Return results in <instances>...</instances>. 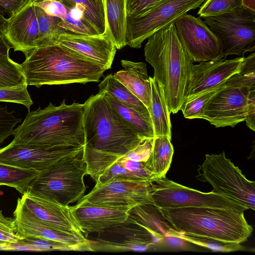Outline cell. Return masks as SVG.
Here are the masks:
<instances>
[{
  "label": "cell",
  "instance_id": "6da1fadb",
  "mask_svg": "<svg viewBox=\"0 0 255 255\" xmlns=\"http://www.w3.org/2000/svg\"><path fill=\"white\" fill-rule=\"evenodd\" d=\"M144 55L154 69L169 112L176 114L184 102L194 61L178 36L174 21L147 38Z\"/></svg>",
  "mask_w": 255,
  "mask_h": 255
},
{
  "label": "cell",
  "instance_id": "7a4b0ae2",
  "mask_svg": "<svg viewBox=\"0 0 255 255\" xmlns=\"http://www.w3.org/2000/svg\"><path fill=\"white\" fill-rule=\"evenodd\" d=\"M84 104L67 105L65 100L58 106L50 103L44 109L39 107L27 114L15 129L10 143L56 148L84 147Z\"/></svg>",
  "mask_w": 255,
  "mask_h": 255
},
{
  "label": "cell",
  "instance_id": "3957f363",
  "mask_svg": "<svg viewBox=\"0 0 255 255\" xmlns=\"http://www.w3.org/2000/svg\"><path fill=\"white\" fill-rule=\"evenodd\" d=\"M27 85L97 82L107 69L74 51L54 43L31 51L21 64Z\"/></svg>",
  "mask_w": 255,
  "mask_h": 255
},
{
  "label": "cell",
  "instance_id": "277c9868",
  "mask_svg": "<svg viewBox=\"0 0 255 255\" xmlns=\"http://www.w3.org/2000/svg\"><path fill=\"white\" fill-rule=\"evenodd\" d=\"M84 104L83 151L123 156L144 140L113 108L105 91H99Z\"/></svg>",
  "mask_w": 255,
  "mask_h": 255
},
{
  "label": "cell",
  "instance_id": "5b68a950",
  "mask_svg": "<svg viewBox=\"0 0 255 255\" xmlns=\"http://www.w3.org/2000/svg\"><path fill=\"white\" fill-rule=\"evenodd\" d=\"M159 209L179 233L241 244L248 240L253 231L244 211L239 210L207 207Z\"/></svg>",
  "mask_w": 255,
  "mask_h": 255
},
{
  "label": "cell",
  "instance_id": "8992f818",
  "mask_svg": "<svg viewBox=\"0 0 255 255\" xmlns=\"http://www.w3.org/2000/svg\"><path fill=\"white\" fill-rule=\"evenodd\" d=\"M82 155L64 157L40 172L28 190L64 206L79 201L86 190Z\"/></svg>",
  "mask_w": 255,
  "mask_h": 255
},
{
  "label": "cell",
  "instance_id": "52a82bcc",
  "mask_svg": "<svg viewBox=\"0 0 255 255\" xmlns=\"http://www.w3.org/2000/svg\"><path fill=\"white\" fill-rule=\"evenodd\" d=\"M199 167L196 178L210 183L213 188L212 191L255 210V181L248 180L240 168L226 157L224 151L218 154H206Z\"/></svg>",
  "mask_w": 255,
  "mask_h": 255
},
{
  "label": "cell",
  "instance_id": "ba28073f",
  "mask_svg": "<svg viewBox=\"0 0 255 255\" xmlns=\"http://www.w3.org/2000/svg\"><path fill=\"white\" fill-rule=\"evenodd\" d=\"M255 12L243 5L229 12L203 17L218 38L221 57H243L255 49Z\"/></svg>",
  "mask_w": 255,
  "mask_h": 255
},
{
  "label": "cell",
  "instance_id": "9c48e42d",
  "mask_svg": "<svg viewBox=\"0 0 255 255\" xmlns=\"http://www.w3.org/2000/svg\"><path fill=\"white\" fill-rule=\"evenodd\" d=\"M151 198L159 209L207 207L244 211L245 206L228 197L214 192H203L183 186L163 176L152 182Z\"/></svg>",
  "mask_w": 255,
  "mask_h": 255
},
{
  "label": "cell",
  "instance_id": "30bf717a",
  "mask_svg": "<svg viewBox=\"0 0 255 255\" xmlns=\"http://www.w3.org/2000/svg\"><path fill=\"white\" fill-rule=\"evenodd\" d=\"M94 234L86 237L91 251L145 252L164 239L129 215L123 222Z\"/></svg>",
  "mask_w": 255,
  "mask_h": 255
},
{
  "label": "cell",
  "instance_id": "8fae6325",
  "mask_svg": "<svg viewBox=\"0 0 255 255\" xmlns=\"http://www.w3.org/2000/svg\"><path fill=\"white\" fill-rule=\"evenodd\" d=\"M206 0H162L143 14L128 17L126 45L139 48L153 33L174 21L188 11L199 7Z\"/></svg>",
  "mask_w": 255,
  "mask_h": 255
},
{
  "label": "cell",
  "instance_id": "7c38bea8",
  "mask_svg": "<svg viewBox=\"0 0 255 255\" xmlns=\"http://www.w3.org/2000/svg\"><path fill=\"white\" fill-rule=\"evenodd\" d=\"M152 182L116 178L96 183L93 189L79 200L114 208L131 209L143 204H153Z\"/></svg>",
  "mask_w": 255,
  "mask_h": 255
},
{
  "label": "cell",
  "instance_id": "4fadbf2b",
  "mask_svg": "<svg viewBox=\"0 0 255 255\" xmlns=\"http://www.w3.org/2000/svg\"><path fill=\"white\" fill-rule=\"evenodd\" d=\"M174 23L180 41L194 62L222 58L218 38L201 17L186 13Z\"/></svg>",
  "mask_w": 255,
  "mask_h": 255
},
{
  "label": "cell",
  "instance_id": "5bb4252c",
  "mask_svg": "<svg viewBox=\"0 0 255 255\" xmlns=\"http://www.w3.org/2000/svg\"><path fill=\"white\" fill-rule=\"evenodd\" d=\"M83 147L56 148L10 143L0 148V161L41 172L62 158L82 153Z\"/></svg>",
  "mask_w": 255,
  "mask_h": 255
},
{
  "label": "cell",
  "instance_id": "9a60e30c",
  "mask_svg": "<svg viewBox=\"0 0 255 255\" xmlns=\"http://www.w3.org/2000/svg\"><path fill=\"white\" fill-rule=\"evenodd\" d=\"M250 89L225 85L207 103L201 119L207 120L217 128H233L244 122Z\"/></svg>",
  "mask_w": 255,
  "mask_h": 255
},
{
  "label": "cell",
  "instance_id": "2e32d148",
  "mask_svg": "<svg viewBox=\"0 0 255 255\" xmlns=\"http://www.w3.org/2000/svg\"><path fill=\"white\" fill-rule=\"evenodd\" d=\"M244 58V56L229 60L217 58L193 65L184 102L224 86L231 76L239 71Z\"/></svg>",
  "mask_w": 255,
  "mask_h": 255
},
{
  "label": "cell",
  "instance_id": "e0dca14e",
  "mask_svg": "<svg viewBox=\"0 0 255 255\" xmlns=\"http://www.w3.org/2000/svg\"><path fill=\"white\" fill-rule=\"evenodd\" d=\"M13 214L16 234L21 237L44 239L91 251L89 241L83 233L64 232L49 226L35 216L23 205L20 198L17 199Z\"/></svg>",
  "mask_w": 255,
  "mask_h": 255
},
{
  "label": "cell",
  "instance_id": "ac0fdd59",
  "mask_svg": "<svg viewBox=\"0 0 255 255\" xmlns=\"http://www.w3.org/2000/svg\"><path fill=\"white\" fill-rule=\"evenodd\" d=\"M56 43L74 51L107 70L111 68L117 49L106 32L85 35L65 31L59 36Z\"/></svg>",
  "mask_w": 255,
  "mask_h": 255
},
{
  "label": "cell",
  "instance_id": "d6986e66",
  "mask_svg": "<svg viewBox=\"0 0 255 255\" xmlns=\"http://www.w3.org/2000/svg\"><path fill=\"white\" fill-rule=\"evenodd\" d=\"M20 199L35 216L49 226L64 232L83 233L70 206L61 205L29 190Z\"/></svg>",
  "mask_w": 255,
  "mask_h": 255
},
{
  "label": "cell",
  "instance_id": "ffe728a7",
  "mask_svg": "<svg viewBox=\"0 0 255 255\" xmlns=\"http://www.w3.org/2000/svg\"><path fill=\"white\" fill-rule=\"evenodd\" d=\"M8 19L3 37L14 51H21L26 56L36 48L39 33L34 0H27Z\"/></svg>",
  "mask_w": 255,
  "mask_h": 255
},
{
  "label": "cell",
  "instance_id": "44dd1931",
  "mask_svg": "<svg viewBox=\"0 0 255 255\" xmlns=\"http://www.w3.org/2000/svg\"><path fill=\"white\" fill-rule=\"evenodd\" d=\"M70 207L76 221L87 235L99 233L123 222L130 209L100 206L81 200Z\"/></svg>",
  "mask_w": 255,
  "mask_h": 255
},
{
  "label": "cell",
  "instance_id": "7402d4cb",
  "mask_svg": "<svg viewBox=\"0 0 255 255\" xmlns=\"http://www.w3.org/2000/svg\"><path fill=\"white\" fill-rule=\"evenodd\" d=\"M121 64L123 69L114 74V77L148 108L151 100V85L146 63L122 60Z\"/></svg>",
  "mask_w": 255,
  "mask_h": 255
},
{
  "label": "cell",
  "instance_id": "603a6c76",
  "mask_svg": "<svg viewBox=\"0 0 255 255\" xmlns=\"http://www.w3.org/2000/svg\"><path fill=\"white\" fill-rule=\"evenodd\" d=\"M151 100L147 108L154 136H166L171 139V123L167 104L161 85L154 77H149Z\"/></svg>",
  "mask_w": 255,
  "mask_h": 255
},
{
  "label": "cell",
  "instance_id": "cb8c5ba5",
  "mask_svg": "<svg viewBox=\"0 0 255 255\" xmlns=\"http://www.w3.org/2000/svg\"><path fill=\"white\" fill-rule=\"evenodd\" d=\"M106 19L105 32L117 49L126 46L127 0H104Z\"/></svg>",
  "mask_w": 255,
  "mask_h": 255
},
{
  "label": "cell",
  "instance_id": "d4e9b609",
  "mask_svg": "<svg viewBox=\"0 0 255 255\" xmlns=\"http://www.w3.org/2000/svg\"><path fill=\"white\" fill-rule=\"evenodd\" d=\"M116 178L153 182L158 178L147 167L146 162L134 161L126 159L123 155L103 173L96 183H103Z\"/></svg>",
  "mask_w": 255,
  "mask_h": 255
},
{
  "label": "cell",
  "instance_id": "484cf974",
  "mask_svg": "<svg viewBox=\"0 0 255 255\" xmlns=\"http://www.w3.org/2000/svg\"><path fill=\"white\" fill-rule=\"evenodd\" d=\"M129 215L147 227L154 234L165 239L170 236L173 229L153 204L136 206L128 211Z\"/></svg>",
  "mask_w": 255,
  "mask_h": 255
},
{
  "label": "cell",
  "instance_id": "4316f807",
  "mask_svg": "<svg viewBox=\"0 0 255 255\" xmlns=\"http://www.w3.org/2000/svg\"><path fill=\"white\" fill-rule=\"evenodd\" d=\"M171 139L166 136L153 138L152 151L146 166L158 178L165 176L170 167L174 153Z\"/></svg>",
  "mask_w": 255,
  "mask_h": 255
},
{
  "label": "cell",
  "instance_id": "83f0119b",
  "mask_svg": "<svg viewBox=\"0 0 255 255\" xmlns=\"http://www.w3.org/2000/svg\"><path fill=\"white\" fill-rule=\"evenodd\" d=\"M105 92L108 100L113 108L141 138L144 139L154 137L150 117H146L141 115L136 111L117 100L108 93Z\"/></svg>",
  "mask_w": 255,
  "mask_h": 255
},
{
  "label": "cell",
  "instance_id": "f1b7e54d",
  "mask_svg": "<svg viewBox=\"0 0 255 255\" xmlns=\"http://www.w3.org/2000/svg\"><path fill=\"white\" fill-rule=\"evenodd\" d=\"M99 91H105L126 106L141 115L150 117L147 107L126 87L118 80L113 74L106 76L99 85Z\"/></svg>",
  "mask_w": 255,
  "mask_h": 255
},
{
  "label": "cell",
  "instance_id": "f546056e",
  "mask_svg": "<svg viewBox=\"0 0 255 255\" xmlns=\"http://www.w3.org/2000/svg\"><path fill=\"white\" fill-rule=\"evenodd\" d=\"M2 251H85L80 247L68 245L60 242L37 238H25L16 243L0 244Z\"/></svg>",
  "mask_w": 255,
  "mask_h": 255
},
{
  "label": "cell",
  "instance_id": "4dcf8cb0",
  "mask_svg": "<svg viewBox=\"0 0 255 255\" xmlns=\"http://www.w3.org/2000/svg\"><path fill=\"white\" fill-rule=\"evenodd\" d=\"M39 172L0 161V185L13 188L22 195Z\"/></svg>",
  "mask_w": 255,
  "mask_h": 255
},
{
  "label": "cell",
  "instance_id": "1f68e13d",
  "mask_svg": "<svg viewBox=\"0 0 255 255\" xmlns=\"http://www.w3.org/2000/svg\"><path fill=\"white\" fill-rule=\"evenodd\" d=\"M34 6L39 28L36 48L56 43L59 36L66 31L59 25L62 19L48 14L38 6Z\"/></svg>",
  "mask_w": 255,
  "mask_h": 255
},
{
  "label": "cell",
  "instance_id": "d6a6232c",
  "mask_svg": "<svg viewBox=\"0 0 255 255\" xmlns=\"http://www.w3.org/2000/svg\"><path fill=\"white\" fill-rule=\"evenodd\" d=\"M66 6H73L95 26L101 34L106 31L104 0H60Z\"/></svg>",
  "mask_w": 255,
  "mask_h": 255
},
{
  "label": "cell",
  "instance_id": "836d02e7",
  "mask_svg": "<svg viewBox=\"0 0 255 255\" xmlns=\"http://www.w3.org/2000/svg\"><path fill=\"white\" fill-rule=\"evenodd\" d=\"M170 237L178 238L215 252L229 253L246 250V248L240 244L227 242L208 237L179 233L174 229Z\"/></svg>",
  "mask_w": 255,
  "mask_h": 255
},
{
  "label": "cell",
  "instance_id": "e575fe53",
  "mask_svg": "<svg viewBox=\"0 0 255 255\" xmlns=\"http://www.w3.org/2000/svg\"><path fill=\"white\" fill-rule=\"evenodd\" d=\"M67 9L66 18L59 25L66 31L78 34L94 35L101 34L98 29L83 15L81 11L73 6H65Z\"/></svg>",
  "mask_w": 255,
  "mask_h": 255
},
{
  "label": "cell",
  "instance_id": "d590c367",
  "mask_svg": "<svg viewBox=\"0 0 255 255\" xmlns=\"http://www.w3.org/2000/svg\"><path fill=\"white\" fill-rule=\"evenodd\" d=\"M25 84L26 78L21 64L13 61L9 55L0 54V88Z\"/></svg>",
  "mask_w": 255,
  "mask_h": 255
},
{
  "label": "cell",
  "instance_id": "8d00e7d4",
  "mask_svg": "<svg viewBox=\"0 0 255 255\" xmlns=\"http://www.w3.org/2000/svg\"><path fill=\"white\" fill-rule=\"evenodd\" d=\"M225 86L246 87H255V53L253 52L245 57L239 71L231 76L226 82Z\"/></svg>",
  "mask_w": 255,
  "mask_h": 255
},
{
  "label": "cell",
  "instance_id": "74e56055",
  "mask_svg": "<svg viewBox=\"0 0 255 255\" xmlns=\"http://www.w3.org/2000/svg\"><path fill=\"white\" fill-rule=\"evenodd\" d=\"M224 86L201 94L185 102L180 110L184 117L187 119H201L207 103L216 92Z\"/></svg>",
  "mask_w": 255,
  "mask_h": 255
},
{
  "label": "cell",
  "instance_id": "f35d334b",
  "mask_svg": "<svg viewBox=\"0 0 255 255\" xmlns=\"http://www.w3.org/2000/svg\"><path fill=\"white\" fill-rule=\"evenodd\" d=\"M243 6L242 0H206L197 14L201 17L217 15L230 12Z\"/></svg>",
  "mask_w": 255,
  "mask_h": 255
},
{
  "label": "cell",
  "instance_id": "ab89813d",
  "mask_svg": "<svg viewBox=\"0 0 255 255\" xmlns=\"http://www.w3.org/2000/svg\"><path fill=\"white\" fill-rule=\"evenodd\" d=\"M27 84L0 88V102L21 104L29 110L33 104L27 90Z\"/></svg>",
  "mask_w": 255,
  "mask_h": 255
},
{
  "label": "cell",
  "instance_id": "60d3db41",
  "mask_svg": "<svg viewBox=\"0 0 255 255\" xmlns=\"http://www.w3.org/2000/svg\"><path fill=\"white\" fill-rule=\"evenodd\" d=\"M21 121L14 116L13 112H8L7 106L0 107V143L15 132V127Z\"/></svg>",
  "mask_w": 255,
  "mask_h": 255
},
{
  "label": "cell",
  "instance_id": "b9f144b4",
  "mask_svg": "<svg viewBox=\"0 0 255 255\" xmlns=\"http://www.w3.org/2000/svg\"><path fill=\"white\" fill-rule=\"evenodd\" d=\"M23 238L16 234L14 218L5 217L0 210V244L16 243Z\"/></svg>",
  "mask_w": 255,
  "mask_h": 255
},
{
  "label": "cell",
  "instance_id": "7bdbcfd3",
  "mask_svg": "<svg viewBox=\"0 0 255 255\" xmlns=\"http://www.w3.org/2000/svg\"><path fill=\"white\" fill-rule=\"evenodd\" d=\"M153 138H146L133 149L128 152L124 157L127 159L136 162H146L151 154Z\"/></svg>",
  "mask_w": 255,
  "mask_h": 255
},
{
  "label": "cell",
  "instance_id": "ee69618b",
  "mask_svg": "<svg viewBox=\"0 0 255 255\" xmlns=\"http://www.w3.org/2000/svg\"><path fill=\"white\" fill-rule=\"evenodd\" d=\"M34 5L41 7L49 15L66 18L67 9L60 0H34Z\"/></svg>",
  "mask_w": 255,
  "mask_h": 255
},
{
  "label": "cell",
  "instance_id": "f6af8a7d",
  "mask_svg": "<svg viewBox=\"0 0 255 255\" xmlns=\"http://www.w3.org/2000/svg\"><path fill=\"white\" fill-rule=\"evenodd\" d=\"M162 0H127L128 17L140 15Z\"/></svg>",
  "mask_w": 255,
  "mask_h": 255
},
{
  "label": "cell",
  "instance_id": "bcb514c9",
  "mask_svg": "<svg viewBox=\"0 0 255 255\" xmlns=\"http://www.w3.org/2000/svg\"><path fill=\"white\" fill-rule=\"evenodd\" d=\"M245 121L251 129L255 131V87L249 92Z\"/></svg>",
  "mask_w": 255,
  "mask_h": 255
},
{
  "label": "cell",
  "instance_id": "7dc6e473",
  "mask_svg": "<svg viewBox=\"0 0 255 255\" xmlns=\"http://www.w3.org/2000/svg\"><path fill=\"white\" fill-rule=\"evenodd\" d=\"M27 0H0V5L10 16L16 13Z\"/></svg>",
  "mask_w": 255,
  "mask_h": 255
},
{
  "label": "cell",
  "instance_id": "c3c4849f",
  "mask_svg": "<svg viewBox=\"0 0 255 255\" xmlns=\"http://www.w3.org/2000/svg\"><path fill=\"white\" fill-rule=\"evenodd\" d=\"M5 13H6V12L3 7L0 5V35L3 37L5 33L8 20V18H6L4 16Z\"/></svg>",
  "mask_w": 255,
  "mask_h": 255
},
{
  "label": "cell",
  "instance_id": "681fc988",
  "mask_svg": "<svg viewBox=\"0 0 255 255\" xmlns=\"http://www.w3.org/2000/svg\"><path fill=\"white\" fill-rule=\"evenodd\" d=\"M11 48L5 39L0 35V54L9 55V51Z\"/></svg>",
  "mask_w": 255,
  "mask_h": 255
},
{
  "label": "cell",
  "instance_id": "f907efd6",
  "mask_svg": "<svg viewBox=\"0 0 255 255\" xmlns=\"http://www.w3.org/2000/svg\"><path fill=\"white\" fill-rule=\"evenodd\" d=\"M243 5L255 12V0H242Z\"/></svg>",
  "mask_w": 255,
  "mask_h": 255
}]
</instances>
